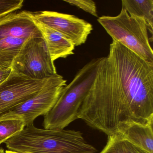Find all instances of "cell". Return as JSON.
<instances>
[{"label": "cell", "mask_w": 153, "mask_h": 153, "mask_svg": "<svg viewBox=\"0 0 153 153\" xmlns=\"http://www.w3.org/2000/svg\"><path fill=\"white\" fill-rule=\"evenodd\" d=\"M107 56L132 122L146 124L153 121V64L114 40Z\"/></svg>", "instance_id": "cell-1"}, {"label": "cell", "mask_w": 153, "mask_h": 153, "mask_svg": "<svg viewBox=\"0 0 153 153\" xmlns=\"http://www.w3.org/2000/svg\"><path fill=\"white\" fill-rule=\"evenodd\" d=\"M78 118L108 136L116 133L121 125L132 123L118 88L113 66L108 56L104 57L101 62Z\"/></svg>", "instance_id": "cell-2"}, {"label": "cell", "mask_w": 153, "mask_h": 153, "mask_svg": "<svg viewBox=\"0 0 153 153\" xmlns=\"http://www.w3.org/2000/svg\"><path fill=\"white\" fill-rule=\"evenodd\" d=\"M9 150L32 153H95L79 131L39 128L30 124L5 142Z\"/></svg>", "instance_id": "cell-3"}, {"label": "cell", "mask_w": 153, "mask_h": 153, "mask_svg": "<svg viewBox=\"0 0 153 153\" xmlns=\"http://www.w3.org/2000/svg\"><path fill=\"white\" fill-rule=\"evenodd\" d=\"M104 57L91 60L63 88L55 104L44 116L46 129H64L78 119L83 101L93 84Z\"/></svg>", "instance_id": "cell-4"}, {"label": "cell", "mask_w": 153, "mask_h": 153, "mask_svg": "<svg viewBox=\"0 0 153 153\" xmlns=\"http://www.w3.org/2000/svg\"><path fill=\"white\" fill-rule=\"evenodd\" d=\"M97 21L113 40L119 42L146 62L153 64V51L144 19L130 16L122 8L116 16H103L98 18Z\"/></svg>", "instance_id": "cell-5"}, {"label": "cell", "mask_w": 153, "mask_h": 153, "mask_svg": "<svg viewBox=\"0 0 153 153\" xmlns=\"http://www.w3.org/2000/svg\"><path fill=\"white\" fill-rule=\"evenodd\" d=\"M11 70L31 79L43 80L57 74L43 37L33 36L24 43Z\"/></svg>", "instance_id": "cell-6"}, {"label": "cell", "mask_w": 153, "mask_h": 153, "mask_svg": "<svg viewBox=\"0 0 153 153\" xmlns=\"http://www.w3.org/2000/svg\"><path fill=\"white\" fill-rule=\"evenodd\" d=\"M67 85L62 76L58 74L52 76L42 90L1 115L0 120L19 119L25 122V126L33 124L36 118L45 116L51 111Z\"/></svg>", "instance_id": "cell-7"}, {"label": "cell", "mask_w": 153, "mask_h": 153, "mask_svg": "<svg viewBox=\"0 0 153 153\" xmlns=\"http://www.w3.org/2000/svg\"><path fill=\"white\" fill-rule=\"evenodd\" d=\"M51 77L43 80L31 79L12 71L8 77L0 84V116L36 94Z\"/></svg>", "instance_id": "cell-8"}, {"label": "cell", "mask_w": 153, "mask_h": 153, "mask_svg": "<svg viewBox=\"0 0 153 153\" xmlns=\"http://www.w3.org/2000/svg\"><path fill=\"white\" fill-rule=\"evenodd\" d=\"M35 19L59 32L75 46L84 44L93 31V25L73 15L51 11L32 13Z\"/></svg>", "instance_id": "cell-9"}, {"label": "cell", "mask_w": 153, "mask_h": 153, "mask_svg": "<svg viewBox=\"0 0 153 153\" xmlns=\"http://www.w3.org/2000/svg\"><path fill=\"white\" fill-rule=\"evenodd\" d=\"M33 36L43 37L32 12L10 13L0 18V40L10 37L28 39Z\"/></svg>", "instance_id": "cell-10"}, {"label": "cell", "mask_w": 153, "mask_h": 153, "mask_svg": "<svg viewBox=\"0 0 153 153\" xmlns=\"http://www.w3.org/2000/svg\"><path fill=\"white\" fill-rule=\"evenodd\" d=\"M33 18L42 33L53 62L60 58H66L74 54L75 46L70 40L59 32Z\"/></svg>", "instance_id": "cell-11"}, {"label": "cell", "mask_w": 153, "mask_h": 153, "mask_svg": "<svg viewBox=\"0 0 153 153\" xmlns=\"http://www.w3.org/2000/svg\"><path fill=\"white\" fill-rule=\"evenodd\" d=\"M153 121L146 124L129 123L119 127L115 133L149 153H153Z\"/></svg>", "instance_id": "cell-12"}, {"label": "cell", "mask_w": 153, "mask_h": 153, "mask_svg": "<svg viewBox=\"0 0 153 153\" xmlns=\"http://www.w3.org/2000/svg\"><path fill=\"white\" fill-rule=\"evenodd\" d=\"M122 8L125 9L130 16L144 19L149 32L153 35V0H122Z\"/></svg>", "instance_id": "cell-13"}, {"label": "cell", "mask_w": 153, "mask_h": 153, "mask_svg": "<svg viewBox=\"0 0 153 153\" xmlns=\"http://www.w3.org/2000/svg\"><path fill=\"white\" fill-rule=\"evenodd\" d=\"M27 39L10 37L0 40V68H11L14 59Z\"/></svg>", "instance_id": "cell-14"}, {"label": "cell", "mask_w": 153, "mask_h": 153, "mask_svg": "<svg viewBox=\"0 0 153 153\" xmlns=\"http://www.w3.org/2000/svg\"><path fill=\"white\" fill-rule=\"evenodd\" d=\"M100 153H149L117 133L108 136L106 146Z\"/></svg>", "instance_id": "cell-15"}, {"label": "cell", "mask_w": 153, "mask_h": 153, "mask_svg": "<svg viewBox=\"0 0 153 153\" xmlns=\"http://www.w3.org/2000/svg\"><path fill=\"white\" fill-rule=\"evenodd\" d=\"M25 127V122L21 120H0V145L22 131Z\"/></svg>", "instance_id": "cell-16"}, {"label": "cell", "mask_w": 153, "mask_h": 153, "mask_svg": "<svg viewBox=\"0 0 153 153\" xmlns=\"http://www.w3.org/2000/svg\"><path fill=\"white\" fill-rule=\"evenodd\" d=\"M24 0H0V18L20 9Z\"/></svg>", "instance_id": "cell-17"}, {"label": "cell", "mask_w": 153, "mask_h": 153, "mask_svg": "<svg viewBox=\"0 0 153 153\" xmlns=\"http://www.w3.org/2000/svg\"><path fill=\"white\" fill-rule=\"evenodd\" d=\"M64 1L75 6L84 11L97 17L96 5L92 0H64Z\"/></svg>", "instance_id": "cell-18"}, {"label": "cell", "mask_w": 153, "mask_h": 153, "mask_svg": "<svg viewBox=\"0 0 153 153\" xmlns=\"http://www.w3.org/2000/svg\"><path fill=\"white\" fill-rule=\"evenodd\" d=\"M11 71V68H0V84L8 77Z\"/></svg>", "instance_id": "cell-19"}, {"label": "cell", "mask_w": 153, "mask_h": 153, "mask_svg": "<svg viewBox=\"0 0 153 153\" xmlns=\"http://www.w3.org/2000/svg\"><path fill=\"white\" fill-rule=\"evenodd\" d=\"M5 153H32L30 152H20L17 151H13V150H6Z\"/></svg>", "instance_id": "cell-20"}, {"label": "cell", "mask_w": 153, "mask_h": 153, "mask_svg": "<svg viewBox=\"0 0 153 153\" xmlns=\"http://www.w3.org/2000/svg\"><path fill=\"white\" fill-rule=\"evenodd\" d=\"M0 153H5L4 150L0 148Z\"/></svg>", "instance_id": "cell-21"}]
</instances>
